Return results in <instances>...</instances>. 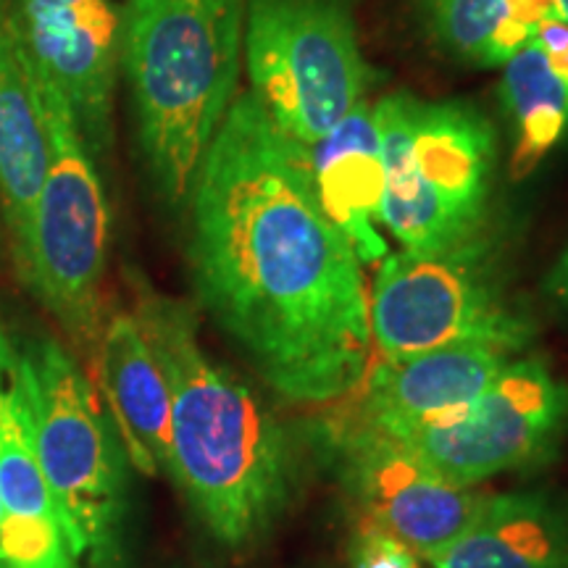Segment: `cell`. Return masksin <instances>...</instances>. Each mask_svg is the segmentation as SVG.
Returning a JSON list of instances; mask_svg holds the SVG:
<instances>
[{
  "label": "cell",
  "mask_w": 568,
  "mask_h": 568,
  "mask_svg": "<svg viewBox=\"0 0 568 568\" xmlns=\"http://www.w3.org/2000/svg\"><path fill=\"white\" fill-rule=\"evenodd\" d=\"M48 172V130L17 3L0 0V213L21 272L32 213Z\"/></svg>",
  "instance_id": "obj_14"
},
{
  "label": "cell",
  "mask_w": 568,
  "mask_h": 568,
  "mask_svg": "<svg viewBox=\"0 0 568 568\" xmlns=\"http://www.w3.org/2000/svg\"><path fill=\"white\" fill-rule=\"evenodd\" d=\"M347 485L376 524L418 558H432L464 535L485 506L487 493L458 485L403 450L372 426L361 424L345 435Z\"/></svg>",
  "instance_id": "obj_11"
},
{
  "label": "cell",
  "mask_w": 568,
  "mask_h": 568,
  "mask_svg": "<svg viewBox=\"0 0 568 568\" xmlns=\"http://www.w3.org/2000/svg\"><path fill=\"white\" fill-rule=\"evenodd\" d=\"M514 358L516 353L493 343H456L379 358L358 387L364 393L361 424L393 435L424 418L468 406Z\"/></svg>",
  "instance_id": "obj_13"
},
{
  "label": "cell",
  "mask_w": 568,
  "mask_h": 568,
  "mask_svg": "<svg viewBox=\"0 0 568 568\" xmlns=\"http://www.w3.org/2000/svg\"><path fill=\"white\" fill-rule=\"evenodd\" d=\"M432 568H568V508L542 493L487 495Z\"/></svg>",
  "instance_id": "obj_17"
},
{
  "label": "cell",
  "mask_w": 568,
  "mask_h": 568,
  "mask_svg": "<svg viewBox=\"0 0 568 568\" xmlns=\"http://www.w3.org/2000/svg\"><path fill=\"white\" fill-rule=\"evenodd\" d=\"M243 63L268 119L311 148L366 101L353 0H245Z\"/></svg>",
  "instance_id": "obj_8"
},
{
  "label": "cell",
  "mask_w": 568,
  "mask_h": 568,
  "mask_svg": "<svg viewBox=\"0 0 568 568\" xmlns=\"http://www.w3.org/2000/svg\"><path fill=\"white\" fill-rule=\"evenodd\" d=\"M34 450L82 568H113L126 508V453L101 395L55 339L24 353Z\"/></svg>",
  "instance_id": "obj_5"
},
{
  "label": "cell",
  "mask_w": 568,
  "mask_h": 568,
  "mask_svg": "<svg viewBox=\"0 0 568 568\" xmlns=\"http://www.w3.org/2000/svg\"><path fill=\"white\" fill-rule=\"evenodd\" d=\"M535 42L548 59L550 69L568 84V21L560 17L542 21L535 34Z\"/></svg>",
  "instance_id": "obj_21"
},
{
  "label": "cell",
  "mask_w": 568,
  "mask_h": 568,
  "mask_svg": "<svg viewBox=\"0 0 568 568\" xmlns=\"http://www.w3.org/2000/svg\"><path fill=\"white\" fill-rule=\"evenodd\" d=\"M500 103L510 124V176L524 180L568 130V84L550 69L548 59L529 42L506 67Z\"/></svg>",
  "instance_id": "obj_19"
},
{
  "label": "cell",
  "mask_w": 568,
  "mask_h": 568,
  "mask_svg": "<svg viewBox=\"0 0 568 568\" xmlns=\"http://www.w3.org/2000/svg\"><path fill=\"white\" fill-rule=\"evenodd\" d=\"M119 17L140 153L163 201L184 205L240 92L245 0H124Z\"/></svg>",
  "instance_id": "obj_3"
},
{
  "label": "cell",
  "mask_w": 568,
  "mask_h": 568,
  "mask_svg": "<svg viewBox=\"0 0 568 568\" xmlns=\"http://www.w3.org/2000/svg\"><path fill=\"white\" fill-rule=\"evenodd\" d=\"M0 568H82L34 450L24 353L0 332Z\"/></svg>",
  "instance_id": "obj_12"
},
{
  "label": "cell",
  "mask_w": 568,
  "mask_h": 568,
  "mask_svg": "<svg viewBox=\"0 0 568 568\" xmlns=\"http://www.w3.org/2000/svg\"><path fill=\"white\" fill-rule=\"evenodd\" d=\"M351 568H422L418 556L400 542L395 535H389L376 524L366 521L358 539L353 545V564Z\"/></svg>",
  "instance_id": "obj_20"
},
{
  "label": "cell",
  "mask_w": 568,
  "mask_h": 568,
  "mask_svg": "<svg viewBox=\"0 0 568 568\" xmlns=\"http://www.w3.org/2000/svg\"><path fill=\"white\" fill-rule=\"evenodd\" d=\"M308 166L326 216L347 234L361 261H382L387 243L379 224L385 161L368 101H361L335 130L308 148Z\"/></svg>",
  "instance_id": "obj_16"
},
{
  "label": "cell",
  "mask_w": 568,
  "mask_h": 568,
  "mask_svg": "<svg viewBox=\"0 0 568 568\" xmlns=\"http://www.w3.org/2000/svg\"><path fill=\"white\" fill-rule=\"evenodd\" d=\"M34 69L67 98L92 159L113 142L122 17L111 0H13Z\"/></svg>",
  "instance_id": "obj_10"
},
{
  "label": "cell",
  "mask_w": 568,
  "mask_h": 568,
  "mask_svg": "<svg viewBox=\"0 0 568 568\" xmlns=\"http://www.w3.org/2000/svg\"><path fill=\"white\" fill-rule=\"evenodd\" d=\"M556 6H558V11H560V19L568 21V0H556Z\"/></svg>",
  "instance_id": "obj_23"
},
{
  "label": "cell",
  "mask_w": 568,
  "mask_h": 568,
  "mask_svg": "<svg viewBox=\"0 0 568 568\" xmlns=\"http://www.w3.org/2000/svg\"><path fill=\"white\" fill-rule=\"evenodd\" d=\"M372 111L385 161L379 224L403 251H450L489 226L497 132L479 105L400 90Z\"/></svg>",
  "instance_id": "obj_4"
},
{
  "label": "cell",
  "mask_w": 568,
  "mask_h": 568,
  "mask_svg": "<svg viewBox=\"0 0 568 568\" xmlns=\"http://www.w3.org/2000/svg\"><path fill=\"white\" fill-rule=\"evenodd\" d=\"M98 395L132 468L145 477L169 471L172 393L132 311L105 316L92 347Z\"/></svg>",
  "instance_id": "obj_15"
},
{
  "label": "cell",
  "mask_w": 568,
  "mask_h": 568,
  "mask_svg": "<svg viewBox=\"0 0 568 568\" xmlns=\"http://www.w3.org/2000/svg\"><path fill=\"white\" fill-rule=\"evenodd\" d=\"M368 329L382 358L456 343H493L521 353L535 324L506 290L493 226L439 253H389L368 293Z\"/></svg>",
  "instance_id": "obj_7"
},
{
  "label": "cell",
  "mask_w": 568,
  "mask_h": 568,
  "mask_svg": "<svg viewBox=\"0 0 568 568\" xmlns=\"http://www.w3.org/2000/svg\"><path fill=\"white\" fill-rule=\"evenodd\" d=\"M568 429V385L542 358H514L468 406L424 418L395 439L458 485L548 464Z\"/></svg>",
  "instance_id": "obj_9"
},
{
  "label": "cell",
  "mask_w": 568,
  "mask_h": 568,
  "mask_svg": "<svg viewBox=\"0 0 568 568\" xmlns=\"http://www.w3.org/2000/svg\"><path fill=\"white\" fill-rule=\"evenodd\" d=\"M34 74L45 113L48 172L34 201L30 245L19 276L61 329L92 353L105 322L109 197L67 98L38 69Z\"/></svg>",
  "instance_id": "obj_6"
},
{
  "label": "cell",
  "mask_w": 568,
  "mask_h": 568,
  "mask_svg": "<svg viewBox=\"0 0 568 568\" xmlns=\"http://www.w3.org/2000/svg\"><path fill=\"white\" fill-rule=\"evenodd\" d=\"M132 314L172 393L166 474L213 539L245 548L280 521L293 497L287 432L245 379L211 358L182 301L140 284Z\"/></svg>",
  "instance_id": "obj_2"
},
{
  "label": "cell",
  "mask_w": 568,
  "mask_h": 568,
  "mask_svg": "<svg viewBox=\"0 0 568 568\" xmlns=\"http://www.w3.org/2000/svg\"><path fill=\"white\" fill-rule=\"evenodd\" d=\"M418 13L439 51L477 69L506 67L560 17L556 0H418Z\"/></svg>",
  "instance_id": "obj_18"
},
{
  "label": "cell",
  "mask_w": 568,
  "mask_h": 568,
  "mask_svg": "<svg viewBox=\"0 0 568 568\" xmlns=\"http://www.w3.org/2000/svg\"><path fill=\"white\" fill-rule=\"evenodd\" d=\"M542 293L552 305H558V308H568V245L564 247V253L558 255L556 264L550 266L548 276H545Z\"/></svg>",
  "instance_id": "obj_22"
},
{
  "label": "cell",
  "mask_w": 568,
  "mask_h": 568,
  "mask_svg": "<svg viewBox=\"0 0 568 568\" xmlns=\"http://www.w3.org/2000/svg\"><path fill=\"white\" fill-rule=\"evenodd\" d=\"M190 209L197 301L276 395L324 406L372 366L364 261L326 216L308 148L240 90L201 163Z\"/></svg>",
  "instance_id": "obj_1"
}]
</instances>
